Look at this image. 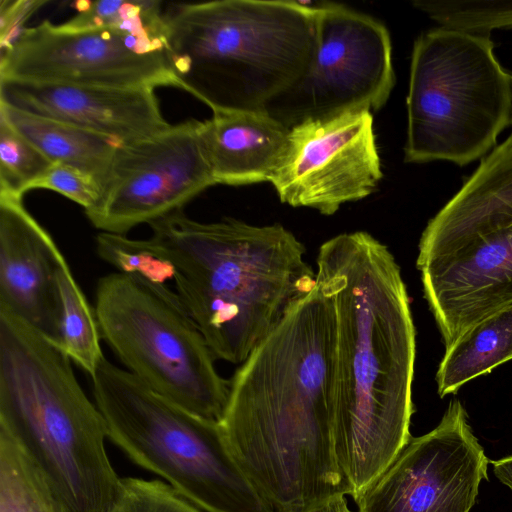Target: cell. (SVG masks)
Segmentation results:
<instances>
[{"label":"cell","instance_id":"9c48e42d","mask_svg":"<svg viewBox=\"0 0 512 512\" xmlns=\"http://www.w3.org/2000/svg\"><path fill=\"white\" fill-rule=\"evenodd\" d=\"M94 311L101 338L150 389L220 421L230 381L217 371L200 329L166 283L112 272L98 279Z\"/></svg>","mask_w":512,"mask_h":512},{"label":"cell","instance_id":"cb8c5ba5","mask_svg":"<svg viewBox=\"0 0 512 512\" xmlns=\"http://www.w3.org/2000/svg\"><path fill=\"white\" fill-rule=\"evenodd\" d=\"M53 163L0 116V193L20 196L31 190Z\"/></svg>","mask_w":512,"mask_h":512},{"label":"cell","instance_id":"30bf717a","mask_svg":"<svg viewBox=\"0 0 512 512\" xmlns=\"http://www.w3.org/2000/svg\"><path fill=\"white\" fill-rule=\"evenodd\" d=\"M317 6V40L305 75L266 113L291 128L307 120L382 108L395 84L389 32L377 19L337 3Z\"/></svg>","mask_w":512,"mask_h":512},{"label":"cell","instance_id":"ba28073f","mask_svg":"<svg viewBox=\"0 0 512 512\" xmlns=\"http://www.w3.org/2000/svg\"><path fill=\"white\" fill-rule=\"evenodd\" d=\"M405 161L464 166L512 123V76L488 35L433 28L412 51Z\"/></svg>","mask_w":512,"mask_h":512},{"label":"cell","instance_id":"4fadbf2b","mask_svg":"<svg viewBox=\"0 0 512 512\" xmlns=\"http://www.w3.org/2000/svg\"><path fill=\"white\" fill-rule=\"evenodd\" d=\"M489 463L465 408L453 399L437 427L412 437L354 501L358 512H469Z\"/></svg>","mask_w":512,"mask_h":512},{"label":"cell","instance_id":"3957f363","mask_svg":"<svg viewBox=\"0 0 512 512\" xmlns=\"http://www.w3.org/2000/svg\"><path fill=\"white\" fill-rule=\"evenodd\" d=\"M146 247L216 359L242 364L316 286L305 247L281 224L204 223L177 210L149 224Z\"/></svg>","mask_w":512,"mask_h":512},{"label":"cell","instance_id":"603a6c76","mask_svg":"<svg viewBox=\"0 0 512 512\" xmlns=\"http://www.w3.org/2000/svg\"><path fill=\"white\" fill-rule=\"evenodd\" d=\"M413 5L447 29L488 35L512 27V1L414 0Z\"/></svg>","mask_w":512,"mask_h":512},{"label":"cell","instance_id":"277c9868","mask_svg":"<svg viewBox=\"0 0 512 512\" xmlns=\"http://www.w3.org/2000/svg\"><path fill=\"white\" fill-rule=\"evenodd\" d=\"M0 428L35 463L66 512H110L123 478L108 431L60 344L0 309Z\"/></svg>","mask_w":512,"mask_h":512},{"label":"cell","instance_id":"484cf974","mask_svg":"<svg viewBox=\"0 0 512 512\" xmlns=\"http://www.w3.org/2000/svg\"><path fill=\"white\" fill-rule=\"evenodd\" d=\"M110 512H203L161 480L123 478L120 498Z\"/></svg>","mask_w":512,"mask_h":512},{"label":"cell","instance_id":"5bb4252c","mask_svg":"<svg viewBox=\"0 0 512 512\" xmlns=\"http://www.w3.org/2000/svg\"><path fill=\"white\" fill-rule=\"evenodd\" d=\"M382 176L373 115L358 111L291 127L271 183L281 202L332 215L373 193Z\"/></svg>","mask_w":512,"mask_h":512},{"label":"cell","instance_id":"44dd1931","mask_svg":"<svg viewBox=\"0 0 512 512\" xmlns=\"http://www.w3.org/2000/svg\"><path fill=\"white\" fill-rule=\"evenodd\" d=\"M0 512H66L39 468L2 428Z\"/></svg>","mask_w":512,"mask_h":512},{"label":"cell","instance_id":"4316f807","mask_svg":"<svg viewBox=\"0 0 512 512\" xmlns=\"http://www.w3.org/2000/svg\"><path fill=\"white\" fill-rule=\"evenodd\" d=\"M36 188L53 190L81 205L85 211L95 207L102 195V185L97 179L60 163H53L31 186V189Z\"/></svg>","mask_w":512,"mask_h":512},{"label":"cell","instance_id":"9a60e30c","mask_svg":"<svg viewBox=\"0 0 512 512\" xmlns=\"http://www.w3.org/2000/svg\"><path fill=\"white\" fill-rule=\"evenodd\" d=\"M154 89L0 79V101L128 144L171 126Z\"/></svg>","mask_w":512,"mask_h":512},{"label":"cell","instance_id":"83f0119b","mask_svg":"<svg viewBox=\"0 0 512 512\" xmlns=\"http://www.w3.org/2000/svg\"><path fill=\"white\" fill-rule=\"evenodd\" d=\"M46 1L1 0L0 2V48H10L25 29L27 19Z\"/></svg>","mask_w":512,"mask_h":512},{"label":"cell","instance_id":"f1b7e54d","mask_svg":"<svg viewBox=\"0 0 512 512\" xmlns=\"http://www.w3.org/2000/svg\"><path fill=\"white\" fill-rule=\"evenodd\" d=\"M495 476L512 490V456L490 461Z\"/></svg>","mask_w":512,"mask_h":512},{"label":"cell","instance_id":"52a82bcc","mask_svg":"<svg viewBox=\"0 0 512 512\" xmlns=\"http://www.w3.org/2000/svg\"><path fill=\"white\" fill-rule=\"evenodd\" d=\"M108 438L203 512H274L234 456L219 421L156 393L104 358L91 378Z\"/></svg>","mask_w":512,"mask_h":512},{"label":"cell","instance_id":"8992f818","mask_svg":"<svg viewBox=\"0 0 512 512\" xmlns=\"http://www.w3.org/2000/svg\"><path fill=\"white\" fill-rule=\"evenodd\" d=\"M416 265L445 348L512 305V133L428 222Z\"/></svg>","mask_w":512,"mask_h":512},{"label":"cell","instance_id":"6da1fadb","mask_svg":"<svg viewBox=\"0 0 512 512\" xmlns=\"http://www.w3.org/2000/svg\"><path fill=\"white\" fill-rule=\"evenodd\" d=\"M316 282L334 311L335 450L355 499L411 440L416 332L401 269L365 231L319 248Z\"/></svg>","mask_w":512,"mask_h":512},{"label":"cell","instance_id":"d4e9b609","mask_svg":"<svg viewBox=\"0 0 512 512\" xmlns=\"http://www.w3.org/2000/svg\"><path fill=\"white\" fill-rule=\"evenodd\" d=\"M96 252L118 272L138 274L151 281L172 280L168 263L154 255L144 240L130 239L122 234L100 232L96 236Z\"/></svg>","mask_w":512,"mask_h":512},{"label":"cell","instance_id":"2e32d148","mask_svg":"<svg viewBox=\"0 0 512 512\" xmlns=\"http://www.w3.org/2000/svg\"><path fill=\"white\" fill-rule=\"evenodd\" d=\"M63 253L27 211L22 197L0 193V308L59 342L56 272Z\"/></svg>","mask_w":512,"mask_h":512},{"label":"cell","instance_id":"7c38bea8","mask_svg":"<svg viewBox=\"0 0 512 512\" xmlns=\"http://www.w3.org/2000/svg\"><path fill=\"white\" fill-rule=\"evenodd\" d=\"M198 120L118 145L98 204L85 214L101 232L125 235L135 226L181 210L215 185Z\"/></svg>","mask_w":512,"mask_h":512},{"label":"cell","instance_id":"7a4b0ae2","mask_svg":"<svg viewBox=\"0 0 512 512\" xmlns=\"http://www.w3.org/2000/svg\"><path fill=\"white\" fill-rule=\"evenodd\" d=\"M334 343L333 307L316 282L230 380L219 422L274 512L350 495L335 450Z\"/></svg>","mask_w":512,"mask_h":512},{"label":"cell","instance_id":"7402d4cb","mask_svg":"<svg viewBox=\"0 0 512 512\" xmlns=\"http://www.w3.org/2000/svg\"><path fill=\"white\" fill-rule=\"evenodd\" d=\"M161 5L150 0L77 1L76 14L60 25L68 29L114 28L159 42L170 50Z\"/></svg>","mask_w":512,"mask_h":512},{"label":"cell","instance_id":"f546056e","mask_svg":"<svg viewBox=\"0 0 512 512\" xmlns=\"http://www.w3.org/2000/svg\"><path fill=\"white\" fill-rule=\"evenodd\" d=\"M308 512H353L347 504L346 496H336Z\"/></svg>","mask_w":512,"mask_h":512},{"label":"cell","instance_id":"8fae6325","mask_svg":"<svg viewBox=\"0 0 512 512\" xmlns=\"http://www.w3.org/2000/svg\"><path fill=\"white\" fill-rule=\"evenodd\" d=\"M0 79L110 87L173 86L192 94L167 46L114 29L25 28L1 52Z\"/></svg>","mask_w":512,"mask_h":512},{"label":"cell","instance_id":"d6986e66","mask_svg":"<svg viewBox=\"0 0 512 512\" xmlns=\"http://www.w3.org/2000/svg\"><path fill=\"white\" fill-rule=\"evenodd\" d=\"M509 360L512 305L480 321L445 349L436 373L438 394H454L470 380Z\"/></svg>","mask_w":512,"mask_h":512},{"label":"cell","instance_id":"5b68a950","mask_svg":"<svg viewBox=\"0 0 512 512\" xmlns=\"http://www.w3.org/2000/svg\"><path fill=\"white\" fill-rule=\"evenodd\" d=\"M165 20L174 67L212 111L266 113L316 48L317 6L297 1L173 4Z\"/></svg>","mask_w":512,"mask_h":512},{"label":"cell","instance_id":"ffe728a7","mask_svg":"<svg viewBox=\"0 0 512 512\" xmlns=\"http://www.w3.org/2000/svg\"><path fill=\"white\" fill-rule=\"evenodd\" d=\"M56 282L60 303L59 344L69 358L92 378L105 358L94 308L77 283L65 256L61 259Z\"/></svg>","mask_w":512,"mask_h":512},{"label":"cell","instance_id":"ac0fdd59","mask_svg":"<svg viewBox=\"0 0 512 512\" xmlns=\"http://www.w3.org/2000/svg\"><path fill=\"white\" fill-rule=\"evenodd\" d=\"M0 116L52 163L80 170L103 185L119 143L76 125L23 111L1 101Z\"/></svg>","mask_w":512,"mask_h":512},{"label":"cell","instance_id":"e0dca14e","mask_svg":"<svg viewBox=\"0 0 512 512\" xmlns=\"http://www.w3.org/2000/svg\"><path fill=\"white\" fill-rule=\"evenodd\" d=\"M290 129L265 112L213 111L198 124L215 184L247 185L275 177Z\"/></svg>","mask_w":512,"mask_h":512}]
</instances>
